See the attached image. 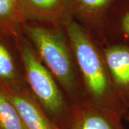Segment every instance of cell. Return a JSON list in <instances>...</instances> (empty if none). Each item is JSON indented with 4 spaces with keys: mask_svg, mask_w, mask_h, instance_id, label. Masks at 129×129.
Instances as JSON below:
<instances>
[{
    "mask_svg": "<svg viewBox=\"0 0 129 129\" xmlns=\"http://www.w3.org/2000/svg\"><path fill=\"white\" fill-rule=\"evenodd\" d=\"M62 24L73 52L85 100L111 108L124 116L127 109L114 91L102 50L87 29L70 14Z\"/></svg>",
    "mask_w": 129,
    "mask_h": 129,
    "instance_id": "1",
    "label": "cell"
},
{
    "mask_svg": "<svg viewBox=\"0 0 129 129\" xmlns=\"http://www.w3.org/2000/svg\"><path fill=\"white\" fill-rule=\"evenodd\" d=\"M22 28L26 38L62 90L69 98L78 101L77 96L81 81L64 30L62 32L57 27L52 28L26 24Z\"/></svg>",
    "mask_w": 129,
    "mask_h": 129,
    "instance_id": "2",
    "label": "cell"
},
{
    "mask_svg": "<svg viewBox=\"0 0 129 129\" xmlns=\"http://www.w3.org/2000/svg\"><path fill=\"white\" fill-rule=\"evenodd\" d=\"M16 40L29 89L47 115L57 124L59 118L67 115L70 116L71 113V107L66 101L63 90L27 38L19 35Z\"/></svg>",
    "mask_w": 129,
    "mask_h": 129,
    "instance_id": "3",
    "label": "cell"
},
{
    "mask_svg": "<svg viewBox=\"0 0 129 129\" xmlns=\"http://www.w3.org/2000/svg\"><path fill=\"white\" fill-rule=\"evenodd\" d=\"M118 111L87 100L74 103L64 129H126Z\"/></svg>",
    "mask_w": 129,
    "mask_h": 129,
    "instance_id": "4",
    "label": "cell"
},
{
    "mask_svg": "<svg viewBox=\"0 0 129 129\" xmlns=\"http://www.w3.org/2000/svg\"><path fill=\"white\" fill-rule=\"evenodd\" d=\"M5 88L25 128L62 129L47 115L29 89L24 85L18 87L5 86Z\"/></svg>",
    "mask_w": 129,
    "mask_h": 129,
    "instance_id": "5",
    "label": "cell"
},
{
    "mask_svg": "<svg viewBox=\"0 0 129 129\" xmlns=\"http://www.w3.org/2000/svg\"><path fill=\"white\" fill-rule=\"evenodd\" d=\"M103 55L116 95L129 108V46L116 42L107 45Z\"/></svg>",
    "mask_w": 129,
    "mask_h": 129,
    "instance_id": "6",
    "label": "cell"
},
{
    "mask_svg": "<svg viewBox=\"0 0 129 129\" xmlns=\"http://www.w3.org/2000/svg\"><path fill=\"white\" fill-rule=\"evenodd\" d=\"M27 19L50 22L55 27L63 24L70 14V0H21Z\"/></svg>",
    "mask_w": 129,
    "mask_h": 129,
    "instance_id": "7",
    "label": "cell"
},
{
    "mask_svg": "<svg viewBox=\"0 0 129 129\" xmlns=\"http://www.w3.org/2000/svg\"><path fill=\"white\" fill-rule=\"evenodd\" d=\"M27 17L21 0H0V30L18 37L17 30L25 24Z\"/></svg>",
    "mask_w": 129,
    "mask_h": 129,
    "instance_id": "8",
    "label": "cell"
},
{
    "mask_svg": "<svg viewBox=\"0 0 129 129\" xmlns=\"http://www.w3.org/2000/svg\"><path fill=\"white\" fill-rule=\"evenodd\" d=\"M0 83L7 87L23 85L14 56L2 40H0Z\"/></svg>",
    "mask_w": 129,
    "mask_h": 129,
    "instance_id": "9",
    "label": "cell"
},
{
    "mask_svg": "<svg viewBox=\"0 0 129 129\" xmlns=\"http://www.w3.org/2000/svg\"><path fill=\"white\" fill-rule=\"evenodd\" d=\"M113 0H70L69 13L73 12L86 22H98Z\"/></svg>",
    "mask_w": 129,
    "mask_h": 129,
    "instance_id": "10",
    "label": "cell"
},
{
    "mask_svg": "<svg viewBox=\"0 0 129 129\" xmlns=\"http://www.w3.org/2000/svg\"><path fill=\"white\" fill-rule=\"evenodd\" d=\"M0 129H26L5 86L0 83Z\"/></svg>",
    "mask_w": 129,
    "mask_h": 129,
    "instance_id": "11",
    "label": "cell"
},
{
    "mask_svg": "<svg viewBox=\"0 0 129 129\" xmlns=\"http://www.w3.org/2000/svg\"><path fill=\"white\" fill-rule=\"evenodd\" d=\"M120 29L123 35V40L119 42L129 46V9L123 15L120 20Z\"/></svg>",
    "mask_w": 129,
    "mask_h": 129,
    "instance_id": "12",
    "label": "cell"
},
{
    "mask_svg": "<svg viewBox=\"0 0 129 129\" xmlns=\"http://www.w3.org/2000/svg\"><path fill=\"white\" fill-rule=\"evenodd\" d=\"M123 119H125V120H127L128 122H129V108L127 109V111L125 112L124 116H123Z\"/></svg>",
    "mask_w": 129,
    "mask_h": 129,
    "instance_id": "13",
    "label": "cell"
}]
</instances>
